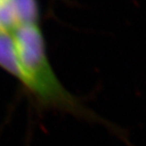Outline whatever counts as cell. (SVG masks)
Returning <instances> with one entry per match:
<instances>
[{"label": "cell", "mask_w": 146, "mask_h": 146, "mask_svg": "<svg viewBox=\"0 0 146 146\" xmlns=\"http://www.w3.org/2000/svg\"><path fill=\"white\" fill-rule=\"evenodd\" d=\"M11 35L21 68L22 83L43 103L79 112L75 100L62 86L49 65L44 38L37 25H18Z\"/></svg>", "instance_id": "obj_1"}, {"label": "cell", "mask_w": 146, "mask_h": 146, "mask_svg": "<svg viewBox=\"0 0 146 146\" xmlns=\"http://www.w3.org/2000/svg\"><path fill=\"white\" fill-rule=\"evenodd\" d=\"M18 25L36 24L38 7L36 0H11Z\"/></svg>", "instance_id": "obj_3"}, {"label": "cell", "mask_w": 146, "mask_h": 146, "mask_svg": "<svg viewBox=\"0 0 146 146\" xmlns=\"http://www.w3.org/2000/svg\"><path fill=\"white\" fill-rule=\"evenodd\" d=\"M5 1H7V0H0V3H2V2H5Z\"/></svg>", "instance_id": "obj_5"}, {"label": "cell", "mask_w": 146, "mask_h": 146, "mask_svg": "<svg viewBox=\"0 0 146 146\" xmlns=\"http://www.w3.org/2000/svg\"><path fill=\"white\" fill-rule=\"evenodd\" d=\"M0 66L19 81H23L20 64L10 33L0 31Z\"/></svg>", "instance_id": "obj_2"}, {"label": "cell", "mask_w": 146, "mask_h": 146, "mask_svg": "<svg viewBox=\"0 0 146 146\" xmlns=\"http://www.w3.org/2000/svg\"><path fill=\"white\" fill-rule=\"evenodd\" d=\"M18 26L11 0L0 3V31L11 33Z\"/></svg>", "instance_id": "obj_4"}]
</instances>
